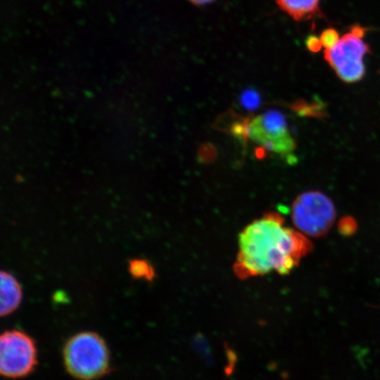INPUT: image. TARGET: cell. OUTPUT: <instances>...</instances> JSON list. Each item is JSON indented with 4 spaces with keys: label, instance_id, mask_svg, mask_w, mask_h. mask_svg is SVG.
Instances as JSON below:
<instances>
[{
    "label": "cell",
    "instance_id": "277c9868",
    "mask_svg": "<svg viewBox=\"0 0 380 380\" xmlns=\"http://www.w3.org/2000/svg\"><path fill=\"white\" fill-rule=\"evenodd\" d=\"M366 28L356 26L341 37L334 47L325 49V59L337 76L346 83L361 80L366 75L364 58L370 48L364 36Z\"/></svg>",
    "mask_w": 380,
    "mask_h": 380
},
{
    "label": "cell",
    "instance_id": "5bb4252c",
    "mask_svg": "<svg viewBox=\"0 0 380 380\" xmlns=\"http://www.w3.org/2000/svg\"><path fill=\"white\" fill-rule=\"evenodd\" d=\"M258 101V98L255 96L253 93H246V95L243 97V102L247 107H254Z\"/></svg>",
    "mask_w": 380,
    "mask_h": 380
},
{
    "label": "cell",
    "instance_id": "9a60e30c",
    "mask_svg": "<svg viewBox=\"0 0 380 380\" xmlns=\"http://www.w3.org/2000/svg\"><path fill=\"white\" fill-rule=\"evenodd\" d=\"M189 1L196 5H203V4H209L214 0H189Z\"/></svg>",
    "mask_w": 380,
    "mask_h": 380
},
{
    "label": "cell",
    "instance_id": "7c38bea8",
    "mask_svg": "<svg viewBox=\"0 0 380 380\" xmlns=\"http://www.w3.org/2000/svg\"><path fill=\"white\" fill-rule=\"evenodd\" d=\"M225 351H226V358L228 359V365L225 368V373H226V375L229 376L233 373V370H234V367L236 365L238 358H237L236 353L227 344L225 345Z\"/></svg>",
    "mask_w": 380,
    "mask_h": 380
},
{
    "label": "cell",
    "instance_id": "3957f363",
    "mask_svg": "<svg viewBox=\"0 0 380 380\" xmlns=\"http://www.w3.org/2000/svg\"><path fill=\"white\" fill-rule=\"evenodd\" d=\"M240 128L242 135L263 150L284 159L293 157L296 141L290 132L286 119L279 112H265Z\"/></svg>",
    "mask_w": 380,
    "mask_h": 380
},
{
    "label": "cell",
    "instance_id": "9c48e42d",
    "mask_svg": "<svg viewBox=\"0 0 380 380\" xmlns=\"http://www.w3.org/2000/svg\"><path fill=\"white\" fill-rule=\"evenodd\" d=\"M128 270L135 279H144L152 282L156 277L154 267L144 259H132L128 264Z\"/></svg>",
    "mask_w": 380,
    "mask_h": 380
},
{
    "label": "cell",
    "instance_id": "5b68a950",
    "mask_svg": "<svg viewBox=\"0 0 380 380\" xmlns=\"http://www.w3.org/2000/svg\"><path fill=\"white\" fill-rule=\"evenodd\" d=\"M336 208L323 193L308 191L292 204V221L306 236H324L336 220Z\"/></svg>",
    "mask_w": 380,
    "mask_h": 380
},
{
    "label": "cell",
    "instance_id": "4fadbf2b",
    "mask_svg": "<svg viewBox=\"0 0 380 380\" xmlns=\"http://www.w3.org/2000/svg\"><path fill=\"white\" fill-rule=\"evenodd\" d=\"M307 44L312 51H319L322 48L321 39H318L317 37L315 36L309 37L307 40Z\"/></svg>",
    "mask_w": 380,
    "mask_h": 380
},
{
    "label": "cell",
    "instance_id": "6da1fadb",
    "mask_svg": "<svg viewBox=\"0 0 380 380\" xmlns=\"http://www.w3.org/2000/svg\"><path fill=\"white\" fill-rule=\"evenodd\" d=\"M306 235L289 228L283 218L269 213L256 219L241 232L234 272L240 279L277 271L289 275L310 252Z\"/></svg>",
    "mask_w": 380,
    "mask_h": 380
},
{
    "label": "cell",
    "instance_id": "8fae6325",
    "mask_svg": "<svg viewBox=\"0 0 380 380\" xmlns=\"http://www.w3.org/2000/svg\"><path fill=\"white\" fill-rule=\"evenodd\" d=\"M321 44L325 49H329L334 47L339 41L340 37L338 33L335 29H327L321 34Z\"/></svg>",
    "mask_w": 380,
    "mask_h": 380
},
{
    "label": "cell",
    "instance_id": "30bf717a",
    "mask_svg": "<svg viewBox=\"0 0 380 380\" xmlns=\"http://www.w3.org/2000/svg\"><path fill=\"white\" fill-rule=\"evenodd\" d=\"M195 346L197 349V351H199L201 355L203 356V358L206 360L207 364L209 365L214 364V358L212 356L211 344H209V342L204 336L201 335L196 336L195 340Z\"/></svg>",
    "mask_w": 380,
    "mask_h": 380
},
{
    "label": "cell",
    "instance_id": "8992f818",
    "mask_svg": "<svg viewBox=\"0 0 380 380\" xmlns=\"http://www.w3.org/2000/svg\"><path fill=\"white\" fill-rule=\"evenodd\" d=\"M37 366V348L31 336L12 329L0 337V373L6 379L28 376Z\"/></svg>",
    "mask_w": 380,
    "mask_h": 380
},
{
    "label": "cell",
    "instance_id": "7a4b0ae2",
    "mask_svg": "<svg viewBox=\"0 0 380 380\" xmlns=\"http://www.w3.org/2000/svg\"><path fill=\"white\" fill-rule=\"evenodd\" d=\"M63 358L67 372L77 380H98L110 371V351L95 332L85 331L71 336L64 344Z\"/></svg>",
    "mask_w": 380,
    "mask_h": 380
},
{
    "label": "cell",
    "instance_id": "52a82bcc",
    "mask_svg": "<svg viewBox=\"0 0 380 380\" xmlns=\"http://www.w3.org/2000/svg\"><path fill=\"white\" fill-rule=\"evenodd\" d=\"M0 278V314L4 317L18 309L22 301L23 292L18 281L11 274L2 271Z\"/></svg>",
    "mask_w": 380,
    "mask_h": 380
},
{
    "label": "cell",
    "instance_id": "ba28073f",
    "mask_svg": "<svg viewBox=\"0 0 380 380\" xmlns=\"http://www.w3.org/2000/svg\"><path fill=\"white\" fill-rule=\"evenodd\" d=\"M321 0H277L279 7L297 21L319 14Z\"/></svg>",
    "mask_w": 380,
    "mask_h": 380
}]
</instances>
